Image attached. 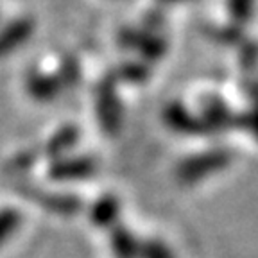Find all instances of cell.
Returning a JSON list of instances; mask_svg holds the SVG:
<instances>
[{
  "label": "cell",
  "mask_w": 258,
  "mask_h": 258,
  "mask_svg": "<svg viewBox=\"0 0 258 258\" xmlns=\"http://www.w3.org/2000/svg\"><path fill=\"white\" fill-rule=\"evenodd\" d=\"M77 137H79V131H77L76 125H69V127H63L59 133H56L50 142L47 144L45 151L48 154H61L64 151H69L74 144H76Z\"/></svg>",
  "instance_id": "cell-7"
},
{
  "label": "cell",
  "mask_w": 258,
  "mask_h": 258,
  "mask_svg": "<svg viewBox=\"0 0 258 258\" xmlns=\"http://www.w3.org/2000/svg\"><path fill=\"white\" fill-rule=\"evenodd\" d=\"M95 170V163L92 158H57V161L50 167L48 176L54 179H81L88 177Z\"/></svg>",
  "instance_id": "cell-3"
},
{
  "label": "cell",
  "mask_w": 258,
  "mask_h": 258,
  "mask_svg": "<svg viewBox=\"0 0 258 258\" xmlns=\"http://www.w3.org/2000/svg\"><path fill=\"white\" fill-rule=\"evenodd\" d=\"M25 90H27V93L34 101L50 102L69 88H67V85L61 79L57 70L56 74H43L38 72V70H32L25 77Z\"/></svg>",
  "instance_id": "cell-1"
},
{
  "label": "cell",
  "mask_w": 258,
  "mask_h": 258,
  "mask_svg": "<svg viewBox=\"0 0 258 258\" xmlns=\"http://www.w3.org/2000/svg\"><path fill=\"white\" fill-rule=\"evenodd\" d=\"M147 258H167L165 251L158 246H149L147 247Z\"/></svg>",
  "instance_id": "cell-8"
},
{
  "label": "cell",
  "mask_w": 258,
  "mask_h": 258,
  "mask_svg": "<svg viewBox=\"0 0 258 258\" xmlns=\"http://www.w3.org/2000/svg\"><path fill=\"white\" fill-rule=\"evenodd\" d=\"M34 32V20L32 18H16L0 29V57L15 52L24 47L25 41L31 40Z\"/></svg>",
  "instance_id": "cell-2"
},
{
  "label": "cell",
  "mask_w": 258,
  "mask_h": 258,
  "mask_svg": "<svg viewBox=\"0 0 258 258\" xmlns=\"http://www.w3.org/2000/svg\"><path fill=\"white\" fill-rule=\"evenodd\" d=\"M118 214V201L115 198H102L92 206V221L97 226H109Z\"/></svg>",
  "instance_id": "cell-6"
},
{
  "label": "cell",
  "mask_w": 258,
  "mask_h": 258,
  "mask_svg": "<svg viewBox=\"0 0 258 258\" xmlns=\"http://www.w3.org/2000/svg\"><path fill=\"white\" fill-rule=\"evenodd\" d=\"M111 249L117 258H137L138 244L135 237L124 228H113L111 233Z\"/></svg>",
  "instance_id": "cell-4"
},
{
  "label": "cell",
  "mask_w": 258,
  "mask_h": 258,
  "mask_svg": "<svg viewBox=\"0 0 258 258\" xmlns=\"http://www.w3.org/2000/svg\"><path fill=\"white\" fill-rule=\"evenodd\" d=\"M22 212L11 206L0 210V246H4L6 242L18 231V228L22 226Z\"/></svg>",
  "instance_id": "cell-5"
}]
</instances>
